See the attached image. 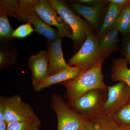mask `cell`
<instances>
[{"mask_svg":"<svg viewBox=\"0 0 130 130\" xmlns=\"http://www.w3.org/2000/svg\"><path fill=\"white\" fill-rule=\"evenodd\" d=\"M119 31L114 28L99 37V46L107 57L118 50Z\"/></svg>","mask_w":130,"mask_h":130,"instance_id":"cell-17","label":"cell"},{"mask_svg":"<svg viewBox=\"0 0 130 130\" xmlns=\"http://www.w3.org/2000/svg\"><path fill=\"white\" fill-rule=\"evenodd\" d=\"M28 66L31 73L33 87L49 75V63L47 50H41L38 53L31 55Z\"/></svg>","mask_w":130,"mask_h":130,"instance_id":"cell-10","label":"cell"},{"mask_svg":"<svg viewBox=\"0 0 130 130\" xmlns=\"http://www.w3.org/2000/svg\"><path fill=\"white\" fill-rule=\"evenodd\" d=\"M118 128L110 116L103 115L89 121L85 130H118Z\"/></svg>","mask_w":130,"mask_h":130,"instance_id":"cell-18","label":"cell"},{"mask_svg":"<svg viewBox=\"0 0 130 130\" xmlns=\"http://www.w3.org/2000/svg\"><path fill=\"white\" fill-rule=\"evenodd\" d=\"M106 57L104 56L89 70L83 71L74 79L62 83L66 89L65 99L71 104L84 94L96 89L107 90L102 73L103 64Z\"/></svg>","mask_w":130,"mask_h":130,"instance_id":"cell-1","label":"cell"},{"mask_svg":"<svg viewBox=\"0 0 130 130\" xmlns=\"http://www.w3.org/2000/svg\"><path fill=\"white\" fill-rule=\"evenodd\" d=\"M108 90L96 89L89 91L69 104L74 111L88 121H93L103 115Z\"/></svg>","mask_w":130,"mask_h":130,"instance_id":"cell-3","label":"cell"},{"mask_svg":"<svg viewBox=\"0 0 130 130\" xmlns=\"http://www.w3.org/2000/svg\"><path fill=\"white\" fill-rule=\"evenodd\" d=\"M9 16L0 11V37L2 38H11L14 30L9 23Z\"/></svg>","mask_w":130,"mask_h":130,"instance_id":"cell-23","label":"cell"},{"mask_svg":"<svg viewBox=\"0 0 130 130\" xmlns=\"http://www.w3.org/2000/svg\"><path fill=\"white\" fill-rule=\"evenodd\" d=\"M59 16L70 26L72 32L73 47L81 48L88 35L93 32L88 23L81 19L66 2L63 0H49Z\"/></svg>","mask_w":130,"mask_h":130,"instance_id":"cell-2","label":"cell"},{"mask_svg":"<svg viewBox=\"0 0 130 130\" xmlns=\"http://www.w3.org/2000/svg\"><path fill=\"white\" fill-rule=\"evenodd\" d=\"M111 68V78L113 81L122 82L130 88V68L126 58H120L113 61Z\"/></svg>","mask_w":130,"mask_h":130,"instance_id":"cell-15","label":"cell"},{"mask_svg":"<svg viewBox=\"0 0 130 130\" xmlns=\"http://www.w3.org/2000/svg\"><path fill=\"white\" fill-rule=\"evenodd\" d=\"M108 96L103 115L111 116L121 109L130 97V88L124 83L119 82L111 86H107Z\"/></svg>","mask_w":130,"mask_h":130,"instance_id":"cell-8","label":"cell"},{"mask_svg":"<svg viewBox=\"0 0 130 130\" xmlns=\"http://www.w3.org/2000/svg\"><path fill=\"white\" fill-rule=\"evenodd\" d=\"M1 97L5 103V118L8 124L28 121L37 117L32 107L23 101L20 96Z\"/></svg>","mask_w":130,"mask_h":130,"instance_id":"cell-6","label":"cell"},{"mask_svg":"<svg viewBox=\"0 0 130 130\" xmlns=\"http://www.w3.org/2000/svg\"><path fill=\"white\" fill-rule=\"evenodd\" d=\"M115 28L124 36L130 35V2L121 9Z\"/></svg>","mask_w":130,"mask_h":130,"instance_id":"cell-19","label":"cell"},{"mask_svg":"<svg viewBox=\"0 0 130 130\" xmlns=\"http://www.w3.org/2000/svg\"><path fill=\"white\" fill-rule=\"evenodd\" d=\"M5 103L2 97H0V121H6L5 116Z\"/></svg>","mask_w":130,"mask_h":130,"instance_id":"cell-27","label":"cell"},{"mask_svg":"<svg viewBox=\"0 0 130 130\" xmlns=\"http://www.w3.org/2000/svg\"><path fill=\"white\" fill-rule=\"evenodd\" d=\"M99 37L90 32L81 48L68 61L71 66L80 68L83 71L89 70L104 56H106L99 46Z\"/></svg>","mask_w":130,"mask_h":130,"instance_id":"cell-5","label":"cell"},{"mask_svg":"<svg viewBox=\"0 0 130 130\" xmlns=\"http://www.w3.org/2000/svg\"><path fill=\"white\" fill-rule=\"evenodd\" d=\"M27 22L34 26L36 32L46 38L48 41H55L60 38L58 31L44 23L36 14L34 9L29 12Z\"/></svg>","mask_w":130,"mask_h":130,"instance_id":"cell-14","label":"cell"},{"mask_svg":"<svg viewBox=\"0 0 130 130\" xmlns=\"http://www.w3.org/2000/svg\"><path fill=\"white\" fill-rule=\"evenodd\" d=\"M62 39L60 38L55 41L47 40L46 42L49 63L50 76L56 74L71 67L66 62L63 56L61 46Z\"/></svg>","mask_w":130,"mask_h":130,"instance_id":"cell-11","label":"cell"},{"mask_svg":"<svg viewBox=\"0 0 130 130\" xmlns=\"http://www.w3.org/2000/svg\"><path fill=\"white\" fill-rule=\"evenodd\" d=\"M107 3H113L121 7H124L130 2V0H106Z\"/></svg>","mask_w":130,"mask_h":130,"instance_id":"cell-28","label":"cell"},{"mask_svg":"<svg viewBox=\"0 0 130 130\" xmlns=\"http://www.w3.org/2000/svg\"><path fill=\"white\" fill-rule=\"evenodd\" d=\"M50 107L57 116L58 130H85L89 122L71 109L61 95H52Z\"/></svg>","mask_w":130,"mask_h":130,"instance_id":"cell-4","label":"cell"},{"mask_svg":"<svg viewBox=\"0 0 130 130\" xmlns=\"http://www.w3.org/2000/svg\"><path fill=\"white\" fill-rule=\"evenodd\" d=\"M31 25L30 23H28L20 26L14 30L11 37L21 38L27 37L33 31H35Z\"/></svg>","mask_w":130,"mask_h":130,"instance_id":"cell-24","label":"cell"},{"mask_svg":"<svg viewBox=\"0 0 130 130\" xmlns=\"http://www.w3.org/2000/svg\"><path fill=\"white\" fill-rule=\"evenodd\" d=\"M123 7L113 3L108 4L102 24L98 33V37L115 28L117 19Z\"/></svg>","mask_w":130,"mask_h":130,"instance_id":"cell-16","label":"cell"},{"mask_svg":"<svg viewBox=\"0 0 130 130\" xmlns=\"http://www.w3.org/2000/svg\"><path fill=\"white\" fill-rule=\"evenodd\" d=\"M83 72V70L80 68L71 66L56 74L49 76L46 79L41 81L34 86V90L36 92H39L54 85L75 79Z\"/></svg>","mask_w":130,"mask_h":130,"instance_id":"cell-13","label":"cell"},{"mask_svg":"<svg viewBox=\"0 0 130 130\" xmlns=\"http://www.w3.org/2000/svg\"><path fill=\"white\" fill-rule=\"evenodd\" d=\"M70 7L78 14L86 19L92 29L98 28L105 12L104 7H96L84 5L76 1L70 2Z\"/></svg>","mask_w":130,"mask_h":130,"instance_id":"cell-12","label":"cell"},{"mask_svg":"<svg viewBox=\"0 0 130 130\" xmlns=\"http://www.w3.org/2000/svg\"><path fill=\"white\" fill-rule=\"evenodd\" d=\"M34 11L44 23L58 28L60 37L72 39L71 29L59 16L49 0H39L34 7Z\"/></svg>","mask_w":130,"mask_h":130,"instance_id":"cell-7","label":"cell"},{"mask_svg":"<svg viewBox=\"0 0 130 130\" xmlns=\"http://www.w3.org/2000/svg\"><path fill=\"white\" fill-rule=\"evenodd\" d=\"M118 130H130V125L119 126Z\"/></svg>","mask_w":130,"mask_h":130,"instance_id":"cell-30","label":"cell"},{"mask_svg":"<svg viewBox=\"0 0 130 130\" xmlns=\"http://www.w3.org/2000/svg\"><path fill=\"white\" fill-rule=\"evenodd\" d=\"M39 0H1L0 11L20 22H27L29 12L34 9Z\"/></svg>","mask_w":130,"mask_h":130,"instance_id":"cell-9","label":"cell"},{"mask_svg":"<svg viewBox=\"0 0 130 130\" xmlns=\"http://www.w3.org/2000/svg\"><path fill=\"white\" fill-rule=\"evenodd\" d=\"M109 116L119 126L130 125V97L121 109Z\"/></svg>","mask_w":130,"mask_h":130,"instance_id":"cell-21","label":"cell"},{"mask_svg":"<svg viewBox=\"0 0 130 130\" xmlns=\"http://www.w3.org/2000/svg\"><path fill=\"white\" fill-rule=\"evenodd\" d=\"M76 1L84 5L96 7L105 6L107 4H108L106 1L103 0H77Z\"/></svg>","mask_w":130,"mask_h":130,"instance_id":"cell-26","label":"cell"},{"mask_svg":"<svg viewBox=\"0 0 130 130\" xmlns=\"http://www.w3.org/2000/svg\"><path fill=\"white\" fill-rule=\"evenodd\" d=\"M41 121L38 116L28 121L8 124V130H40Z\"/></svg>","mask_w":130,"mask_h":130,"instance_id":"cell-22","label":"cell"},{"mask_svg":"<svg viewBox=\"0 0 130 130\" xmlns=\"http://www.w3.org/2000/svg\"><path fill=\"white\" fill-rule=\"evenodd\" d=\"M18 53L16 50L1 46L0 50V70L6 69L15 64Z\"/></svg>","mask_w":130,"mask_h":130,"instance_id":"cell-20","label":"cell"},{"mask_svg":"<svg viewBox=\"0 0 130 130\" xmlns=\"http://www.w3.org/2000/svg\"><path fill=\"white\" fill-rule=\"evenodd\" d=\"M121 48V53L128 60L130 66V35L124 36Z\"/></svg>","mask_w":130,"mask_h":130,"instance_id":"cell-25","label":"cell"},{"mask_svg":"<svg viewBox=\"0 0 130 130\" xmlns=\"http://www.w3.org/2000/svg\"><path fill=\"white\" fill-rule=\"evenodd\" d=\"M8 123L6 121H0V130H8Z\"/></svg>","mask_w":130,"mask_h":130,"instance_id":"cell-29","label":"cell"}]
</instances>
